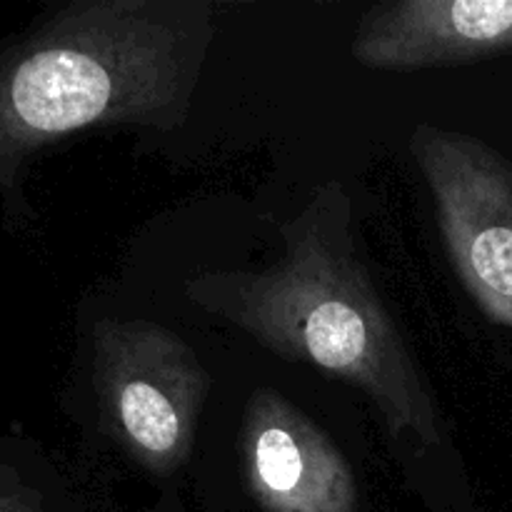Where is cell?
I'll return each instance as SVG.
<instances>
[{
	"instance_id": "1",
	"label": "cell",
	"mask_w": 512,
	"mask_h": 512,
	"mask_svg": "<svg viewBox=\"0 0 512 512\" xmlns=\"http://www.w3.org/2000/svg\"><path fill=\"white\" fill-rule=\"evenodd\" d=\"M280 233L285 250L275 265L195 275L185 295L263 348L363 390L393 438L443 443L428 380L358 255L343 185L325 183Z\"/></svg>"
},
{
	"instance_id": "2",
	"label": "cell",
	"mask_w": 512,
	"mask_h": 512,
	"mask_svg": "<svg viewBox=\"0 0 512 512\" xmlns=\"http://www.w3.org/2000/svg\"><path fill=\"white\" fill-rule=\"evenodd\" d=\"M215 35L205 0H75L0 55V185L93 125L173 128Z\"/></svg>"
},
{
	"instance_id": "3",
	"label": "cell",
	"mask_w": 512,
	"mask_h": 512,
	"mask_svg": "<svg viewBox=\"0 0 512 512\" xmlns=\"http://www.w3.org/2000/svg\"><path fill=\"white\" fill-rule=\"evenodd\" d=\"M93 383L103 425L153 475L188 463L210 378L190 345L150 320L93 330Z\"/></svg>"
},
{
	"instance_id": "4",
	"label": "cell",
	"mask_w": 512,
	"mask_h": 512,
	"mask_svg": "<svg viewBox=\"0 0 512 512\" xmlns=\"http://www.w3.org/2000/svg\"><path fill=\"white\" fill-rule=\"evenodd\" d=\"M410 150L460 280L490 320L512 328V163L480 138L435 125H420Z\"/></svg>"
},
{
	"instance_id": "5",
	"label": "cell",
	"mask_w": 512,
	"mask_h": 512,
	"mask_svg": "<svg viewBox=\"0 0 512 512\" xmlns=\"http://www.w3.org/2000/svg\"><path fill=\"white\" fill-rule=\"evenodd\" d=\"M245 470L268 512H355L358 480L333 440L275 390H258L243 418Z\"/></svg>"
},
{
	"instance_id": "6",
	"label": "cell",
	"mask_w": 512,
	"mask_h": 512,
	"mask_svg": "<svg viewBox=\"0 0 512 512\" xmlns=\"http://www.w3.org/2000/svg\"><path fill=\"white\" fill-rule=\"evenodd\" d=\"M512 50V0H398L373 5L353 58L373 70L458 65Z\"/></svg>"
},
{
	"instance_id": "7",
	"label": "cell",
	"mask_w": 512,
	"mask_h": 512,
	"mask_svg": "<svg viewBox=\"0 0 512 512\" xmlns=\"http://www.w3.org/2000/svg\"><path fill=\"white\" fill-rule=\"evenodd\" d=\"M0 512H45L43 498L0 458Z\"/></svg>"
}]
</instances>
